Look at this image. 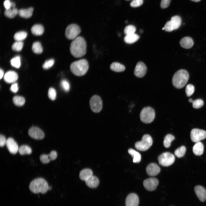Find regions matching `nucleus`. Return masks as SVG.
I'll use <instances>...</instances> for the list:
<instances>
[{
	"label": "nucleus",
	"mask_w": 206,
	"mask_h": 206,
	"mask_svg": "<svg viewBox=\"0 0 206 206\" xmlns=\"http://www.w3.org/2000/svg\"><path fill=\"white\" fill-rule=\"evenodd\" d=\"M179 43L181 47L186 49H189L192 47L194 42L192 39L189 37H185L180 40Z\"/></svg>",
	"instance_id": "412c9836"
},
{
	"label": "nucleus",
	"mask_w": 206,
	"mask_h": 206,
	"mask_svg": "<svg viewBox=\"0 0 206 206\" xmlns=\"http://www.w3.org/2000/svg\"><path fill=\"white\" fill-rule=\"evenodd\" d=\"M143 3L142 0H133L130 3V6L133 7H138Z\"/></svg>",
	"instance_id": "a18cd8bd"
},
{
	"label": "nucleus",
	"mask_w": 206,
	"mask_h": 206,
	"mask_svg": "<svg viewBox=\"0 0 206 206\" xmlns=\"http://www.w3.org/2000/svg\"><path fill=\"white\" fill-rule=\"evenodd\" d=\"M54 60L53 59H50L45 61L42 66L43 68L45 69H47L51 67L54 65Z\"/></svg>",
	"instance_id": "c03bdc74"
},
{
	"label": "nucleus",
	"mask_w": 206,
	"mask_h": 206,
	"mask_svg": "<svg viewBox=\"0 0 206 206\" xmlns=\"http://www.w3.org/2000/svg\"><path fill=\"white\" fill-rule=\"evenodd\" d=\"M128 152L133 158L134 163H139L140 162L141 157L140 154L138 152L132 148L129 149Z\"/></svg>",
	"instance_id": "c85d7f7f"
},
{
	"label": "nucleus",
	"mask_w": 206,
	"mask_h": 206,
	"mask_svg": "<svg viewBox=\"0 0 206 206\" xmlns=\"http://www.w3.org/2000/svg\"><path fill=\"white\" fill-rule=\"evenodd\" d=\"M6 145L8 150L11 153L15 154L18 151V145L12 138H9L7 140Z\"/></svg>",
	"instance_id": "dca6fc26"
},
{
	"label": "nucleus",
	"mask_w": 206,
	"mask_h": 206,
	"mask_svg": "<svg viewBox=\"0 0 206 206\" xmlns=\"http://www.w3.org/2000/svg\"><path fill=\"white\" fill-rule=\"evenodd\" d=\"M23 45V43L22 41H17L13 44L12 49L16 51H20L22 49Z\"/></svg>",
	"instance_id": "4c0bfd02"
},
{
	"label": "nucleus",
	"mask_w": 206,
	"mask_h": 206,
	"mask_svg": "<svg viewBox=\"0 0 206 206\" xmlns=\"http://www.w3.org/2000/svg\"><path fill=\"white\" fill-rule=\"evenodd\" d=\"M194 191L199 199L201 202L206 200V190L203 186L197 185L195 187Z\"/></svg>",
	"instance_id": "a211bd4d"
},
{
	"label": "nucleus",
	"mask_w": 206,
	"mask_h": 206,
	"mask_svg": "<svg viewBox=\"0 0 206 206\" xmlns=\"http://www.w3.org/2000/svg\"><path fill=\"white\" fill-rule=\"evenodd\" d=\"M89 68V64L85 59H82L75 61L70 64L71 72L75 75L81 76L84 75Z\"/></svg>",
	"instance_id": "20e7f679"
},
{
	"label": "nucleus",
	"mask_w": 206,
	"mask_h": 206,
	"mask_svg": "<svg viewBox=\"0 0 206 206\" xmlns=\"http://www.w3.org/2000/svg\"><path fill=\"white\" fill-rule=\"evenodd\" d=\"M86 43L84 38L77 37L72 42L70 47V51L74 57L79 58L83 56L86 51Z\"/></svg>",
	"instance_id": "f257e3e1"
},
{
	"label": "nucleus",
	"mask_w": 206,
	"mask_h": 206,
	"mask_svg": "<svg viewBox=\"0 0 206 206\" xmlns=\"http://www.w3.org/2000/svg\"><path fill=\"white\" fill-rule=\"evenodd\" d=\"M80 32V28L78 25L72 24L68 25L66 28L65 35L68 39H74L77 37Z\"/></svg>",
	"instance_id": "6e6552de"
},
{
	"label": "nucleus",
	"mask_w": 206,
	"mask_h": 206,
	"mask_svg": "<svg viewBox=\"0 0 206 206\" xmlns=\"http://www.w3.org/2000/svg\"><path fill=\"white\" fill-rule=\"evenodd\" d=\"M194 87L193 85L188 84L185 88V92L187 96L189 97L192 95L194 92Z\"/></svg>",
	"instance_id": "ea45409f"
},
{
	"label": "nucleus",
	"mask_w": 206,
	"mask_h": 206,
	"mask_svg": "<svg viewBox=\"0 0 206 206\" xmlns=\"http://www.w3.org/2000/svg\"><path fill=\"white\" fill-rule=\"evenodd\" d=\"M193 151L196 155L200 156L202 154L204 151V146L203 143L200 141L196 142L193 146Z\"/></svg>",
	"instance_id": "393cba45"
},
{
	"label": "nucleus",
	"mask_w": 206,
	"mask_h": 206,
	"mask_svg": "<svg viewBox=\"0 0 206 206\" xmlns=\"http://www.w3.org/2000/svg\"><path fill=\"white\" fill-rule=\"evenodd\" d=\"M48 95L49 98L51 100H55L56 96V90L53 88H50L48 90Z\"/></svg>",
	"instance_id": "79ce46f5"
},
{
	"label": "nucleus",
	"mask_w": 206,
	"mask_h": 206,
	"mask_svg": "<svg viewBox=\"0 0 206 206\" xmlns=\"http://www.w3.org/2000/svg\"><path fill=\"white\" fill-rule=\"evenodd\" d=\"M189 77L188 72L184 69H181L177 71L173 75L172 82L176 88L181 89L184 87L187 82Z\"/></svg>",
	"instance_id": "f03ea898"
},
{
	"label": "nucleus",
	"mask_w": 206,
	"mask_h": 206,
	"mask_svg": "<svg viewBox=\"0 0 206 206\" xmlns=\"http://www.w3.org/2000/svg\"><path fill=\"white\" fill-rule=\"evenodd\" d=\"M171 0H162L161 3V7L164 9L167 7L170 3Z\"/></svg>",
	"instance_id": "49530a36"
},
{
	"label": "nucleus",
	"mask_w": 206,
	"mask_h": 206,
	"mask_svg": "<svg viewBox=\"0 0 206 206\" xmlns=\"http://www.w3.org/2000/svg\"><path fill=\"white\" fill-rule=\"evenodd\" d=\"M32 49L34 53L37 54H41L43 50L41 43L38 41L35 42L33 43Z\"/></svg>",
	"instance_id": "473e14b6"
},
{
	"label": "nucleus",
	"mask_w": 206,
	"mask_h": 206,
	"mask_svg": "<svg viewBox=\"0 0 206 206\" xmlns=\"http://www.w3.org/2000/svg\"><path fill=\"white\" fill-rule=\"evenodd\" d=\"M29 189L32 193L37 194L46 193L49 187L47 182L44 179L39 178L32 181L29 185Z\"/></svg>",
	"instance_id": "7ed1b4c3"
},
{
	"label": "nucleus",
	"mask_w": 206,
	"mask_h": 206,
	"mask_svg": "<svg viewBox=\"0 0 206 206\" xmlns=\"http://www.w3.org/2000/svg\"><path fill=\"white\" fill-rule=\"evenodd\" d=\"M15 3L12 2L11 7L8 9H5L4 14L7 17L10 18L14 17L18 13L19 10L15 7Z\"/></svg>",
	"instance_id": "4be33fe9"
},
{
	"label": "nucleus",
	"mask_w": 206,
	"mask_h": 206,
	"mask_svg": "<svg viewBox=\"0 0 206 206\" xmlns=\"http://www.w3.org/2000/svg\"><path fill=\"white\" fill-rule=\"evenodd\" d=\"M44 31V27L40 24H37L34 25L31 27V33L36 35H40L43 34Z\"/></svg>",
	"instance_id": "a878e982"
},
{
	"label": "nucleus",
	"mask_w": 206,
	"mask_h": 206,
	"mask_svg": "<svg viewBox=\"0 0 206 206\" xmlns=\"http://www.w3.org/2000/svg\"></svg>",
	"instance_id": "6e6d98bb"
},
{
	"label": "nucleus",
	"mask_w": 206,
	"mask_h": 206,
	"mask_svg": "<svg viewBox=\"0 0 206 206\" xmlns=\"http://www.w3.org/2000/svg\"><path fill=\"white\" fill-rule=\"evenodd\" d=\"M10 89L14 93H16L18 90V84L17 83H15L11 86Z\"/></svg>",
	"instance_id": "8fccbe9b"
},
{
	"label": "nucleus",
	"mask_w": 206,
	"mask_h": 206,
	"mask_svg": "<svg viewBox=\"0 0 206 206\" xmlns=\"http://www.w3.org/2000/svg\"><path fill=\"white\" fill-rule=\"evenodd\" d=\"M18 78L17 74L15 72L12 71L7 72L5 74L4 77V81L9 83L15 82Z\"/></svg>",
	"instance_id": "aec40b11"
},
{
	"label": "nucleus",
	"mask_w": 206,
	"mask_h": 206,
	"mask_svg": "<svg viewBox=\"0 0 206 206\" xmlns=\"http://www.w3.org/2000/svg\"><path fill=\"white\" fill-rule=\"evenodd\" d=\"M12 2L10 0H5L3 3L4 7L5 9H9L11 6Z\"/></svg>",
	"instance_id": "09e8293b"
},
{
	"label": "nucleus",
	"mask_w": 206,
	"mask_h": 206,
	"mask_svg": "<svg viewBox=\"0 0 206 206\" xmlns=\"http://www.w3.org/2000/svg\"><path fill=\"white\" fill-rule=\"evenodd\" d=\"M186 151V147L184 146H182L175 150L174 154L177 157H182L185 155Z\"/></svg>",
	"instance_id": "c9c22d12"
},
{
	"label": "nucleus",
	"mask_w": 206,
	"mask_h": 206,
	"mask_svg": "<svg viewBox=\"0 0 206 206\" xmlns=\"http://www.w3.org/2000/svg\"><path fill=\"white\" fill-rule=\"evenodd\" d=\"M11 66L15 68H19L21 65L20 57L17 56L12 59L10 61Z\"/></svg>",
	"instance_id": "e433bc0d"
},
{
	"label": "nucleus",
	"mask_w": 206,
	"mask_h": 206,
	"mask_svg": "<svg viewBox=\"0 0 206 206\" xmlns=\"http://www.w3.org/2000/svg\"><path fill=\"white\" fill-rule=\"evenodd\" d=\"M139 199L137 195L135 193L129 194L125 200V206H138Z\"/></svg>",
	"instance_id": "2eb2a0df"
},
{
	"label": "nucleus",
	"mask_w": 206,
	"mask_h": 206,
	"mask_svg": "<svg viewBox=\"0 0 206 206\" xmlns=\"http://www.w3.org/2000/svg\"><path fill=\"white\" fill-rule=\"evenodd\" d=\"M175 139L174 136L172 135L167 134L165 136L163 141V145L166 148H169L171 145L172 141Z\"/></svg>",
	"instance_id": "72a5a7b5"
},
{
	"label": "nucleus",
	"mask_w": 206,
	"mask_h": 206,
	"mask_svg": "<svg viewBox=\"0 0 206 206\" xmlns=\"http://www.w3.org/2000/svg\"><path fill=\"white\" fill-rule=\"evenodd\" d=\"M110 69L116 72H121L124 71L125 69V66L122 64L118 62H113L111 64Z\"/></svg>",
	"instance_id": "c756f323"
},
{
	"label": "nucleus",
	"mask_w": 206,
	"mask_h": 206,
	"mask_svg": "<svg viewBox=\"0 0 206 206\" xmlns=\"http://www.w3.org/2000/svg\"><path fill=\"white\" fill-rule=\"evenodd\" d=\"M139 32L140 33H142L143 32V31L142 30L140 29V30Z\"/></svg>",
	"instance_id": "5fc2aeb1"
},
{
	"label": "nucleus",
	"mask_w": 206,
	"mask_h": 206,
	"mask_svg": "<svg viewBox=\"0 0 206 206\" xmlns=\"http://www.w3.org/2000/svg\"><path fill=\"white\" fill-rule=\"evenodd\" d=\"M33 9L32 7L27 9H21L18 11V15L21 17L25 18H28L32 15Z\"/></svg>",
	"instance_id": "b1692460"
},
{
	"label": "nucleus",
	"mask_w": 206,
	"mask_h": 206,
	"mask_svg": "<svg viewBox=\"0 0 206 206\" xmlns=\"http://www.w3.org/2000/svg\"><path fill=\"white\" fill-rule=\"evenodd\" d=\"M155 116L154 110L150 107L144 108L141 111L140 114L141 120L146 123H149L152 122Z\"/></svg>",
	"instance_id": "39448f33"
},
{
	"label": "nucleus",
	"mask_w": 206,
	"mask_h": 206,
	"mask_svg": "<svg viewBox=\"0 0 206 206\" xmlns=\"http://www.w3.org/2000/svg\"><path fill=\"white\" fill-rule=\"evenodd\" d=\"M146 170L148 175L151 176H154L160 173V169L156 164L151 163L147 166Z\"/></svg>",
	"instance_id": "6ab92c4d"
},
{
	"label": "nucleus",
	"mask_w": 206,
	"mask_h": 206,
	"mask_svg": "<svg viewBox=\"0 0 206 206\" xmlns=\"http://www.w3.org/2000/svg\"><path fill=\"white\" fill-rule=\"evenodd\" d=\"M60 85L62 89L66 92H68L70 89V84L68 81L65 79L62 80Z\"/></svg>",
	"instance_id": "a19ab883"
},
{
	"label": "nucleus",
	"mask_w": 206,
	"mask_h": 206,
	"mask_svg": "<svg viewBox=\"0 0 206 206\" xmlns=\"http://www.w3.org/2000/svg\"><path fill=\"white\" fill-rule=\"evenodd\" d=\"M0 79H1L3 76L4 72L3 70L1 68L0 70Z\"/></svg>",
	"instance_id": "3c124183"
},
{
	"label": "nucleus",
	"mask_w": 206,
	"mask_h": 206,
	"mask_svg": "<svg viewBox=\"0 0 206 206\" xmlns=\"http://www.w3.org/2000/svg\"><path fill=\"white\" fill-rule=\"evenodd\" d=\"M27 35L26 32L22 31L16 33L14 36V39L17 41H22L25 39Z\"/></svg>",
	"instance_id": "2f4dec72"
},
{
	"label": "nucleus",
	"mask_w": 206,
	"mask_h": 206,
	"mask_svg": "<svg viewBox=\"0 0 206 206\" xmlns=\"http://www.w3.org/2000/svg\"><path fill=\"white\" fill-rule=\"evenodd\" d=\"M7 140L5 137L3 135L1 134L0 135V146L1 147H3L6 144Z\"/></svg>",
	"instance_id": "de8ad7c7"
},
{
	"label": "nucleus",
	"mask_w": 206,
	"mask_h": 206,
	"mask_svg": "<svg viewBox=\"0 0 206 206\" xmlns=\"http://www.w3.org/2000/svg\"><path fill=\"white\" fill-rule=\"evenodd\" d=\"M159 163L165 167L172 165L175 161V157L172 154L169 152H165L160 155L158 158Z\"/></svg>",
	"instance_id": "1a4fd4ad"
},
{
	"label": "nucleus",
	"mask_w": 206,
	"mask_h": 206,
	"mask_svg": "<svg viewBox=\"0 0 206 206\" xmlns=\"http://www.w3.org/2000/svg\"><path fill=\"white\" fill-rule=\"evenodd\" d=\"M139 36L135 33L126 35L124 38V41L128 44L133 43L136 41Z\"/></svg>",
	"instance_id": "cd10ccee"
},
{
	"label": "nucleus",
	"mask_w": 206,
	"mask_h": 206,
	"mask_svg": "<svg viewBox=\"0 0 206 206\" xmlns=\"http://www.w3.org/2000/svg\"><path fill=\"white\" fill-rule=\"evenodd\" d=\"M152 144V137L150 135L146 134L143 136L141 141L135 143V147L138 150L144 151L148 149Z\"/></svg>",
	"instance_id": "423d86ee"
},
{
	"label": "nucleus",
	"mask_w": 206,
	"mask_h": 206,
	"mask_svg": "<svg viewBox=\"0 0 206 206\" xmlns=\"http://www.w3.org/2000/svg\"><path fill=\"white\" fill-rule=\"evenodd\" d=\"M28 134L32 138L37 140H41L44 138L45 135L43 132L39 128L33 126L28 130Z\"/></svg>",
	"instance_id": "f8f14e48"
},
{
	"label": "nucleus",
	"mask_w": 206,
	"mask_h": 206,
	"mask_svg": "<svg viewBox=\"0 0 206 206\" xmlns=\"http://www.w3.org/2000/svg\"><path fill=\"white\" fill-rule=\"evenodd\" d=\"M57 157L56 152L52 151L48 154H42L40 155L39 159L41 162L43 164H47L51 161L55 160Z\"/></svg>",
	"instance_id": "f3484780"
},
{
	"label": "nucleus",
	"mask_w": 206,
	"mask_h": 206,
	"mask_svg": "<svg viewBox=\"0 0 206 206\" xmlns=\"http://www.w3.org/2000/svg\"><path fill=\"white\" fill-rule=\"evenodd\" d=\"M192 1H195V2H197L200 1L201 0H191Z\"/></svg>",
	"instance_id": "864d4df0"
},
{
	"label": "nucleus",
	"mask_w": 206,
	"mask_h": 206,
	"mask_svg": "<svg viewBox=\"0 0 206 206\" xmlns=\"http://www.w3.org/2000/svg\"><path fill=\"white\" fill-rule=\"evenodd\" d=\"M85 183L89 187L92 188H95L99 184V180L97 177L92 176L85 181Z\"/></svg>",
	"instance_id": "5701e85b"
},
{
	"label": "nucleus",
	"mask_w": 206,
	"mask_h": 206,
	"mask_svg": "<svg viewBox=\"0 0 206 206\" xmlns=\"http://www.w3.org/2000/svg\"><path fill=\"white\" fill-rule=\"evenodd\" d=\"M18 151L21 155L30 154L32 152L31 148L27 145H22L19 148Z\"/></svg>",
	"instance_id": "7c9ffc66"
},
{
	"label": "nucleus",
	"mask_w": 206,
	"mask_h": 206,
	"mask_svg": "<svg viewBox=\"0 0 206 206\" xmlns=\"http://www.w3.org/2000/svg\"><path fill=\"white\" fill-rule=\"evenodd\" d=\"M13 101L15 105L21 106L23 105L24 104L25 99L22 96H17L13 98Z\"/></svg>",
	"instance_id": "f704fd0d"
},
{
	"label": "nucleus",
	"mask_w": 206,
	"mask_h": 206,
	"mask_svg": "<svg viewBox=\"0 0 206 206\" xmlns=\"http://www.w3.org/2000/svg\"><path fill=\"white\" fill-rule=\"evenodd\" d=\"M147 68L144 64L142 62H139L137 64L135 67L134 74L138 78H142L146 74Z\"/></svg>",
	"instance_id": "4468645a"
},
{
	"label": "nucleus",
	"mask_w": 206,
	"mask_h": 206,
	"mask_svg": "<svg viewBox=\"0 0 206 206\" xmlns=\"http://www.w3.org/2000/svg\"><path fill=\"white\" fill-rule=\"evenodd\" d=\"M90 105L92 111L96 113L100 112L102 108V102L100 97L98 96L94 95L91 98Z\"/></svg>",
	"instance_id": "9d476101"
},
{
	"label": "nucleus",
	"mask_w": 206,
	"mask_h": 206,
	"mask_svg": "<svg viewBox=\"0 0 206 206\" xmlns=\"http://www.w3.org/2000/svg\"><path fill=\"white\" fill-rule=\"evenodd\" d=\"M136 28L135 26L129 25L126 26L124 30V33L126 35L133 34L135 33Z\"/></svg>",
	"instance_id": "58836bf2"
},
{
	"label": "nucleus",
	"mask_w": 206,
	"mask_h": 206,
	"mask_svg": "<svg viewBox=\"0 0 206 206\" xmlns=\"http://www.w3.org/2000/svg\"><path fill=\"white\" fill-rule=\"evenodd\" d=\"M190 136L193 142H199L206 138V131L201 129L194 128L191 132Z\"/></svg>",
	"instance_id": "9b49d317"
},
{
	"label": "nucleus",
	"mask_w": 206,
	"mask_h": 206,
	"mask_svg": "<svg viewBox=\"0 0 206 206\" xmlns=\"http://www.w3.org/2000/svg\"><path fill=\"white\" fill-rule=\"evenodd\" d=\"M159 184L158 180L155 178H150L144 180L143 182L145 188L149 191L154 190Z\"/></svg>",
	"instance_id": "ddd939ff"
},
{
	"label": "nucleus",
	"mask_w": 206,
	"mask_h": 206,
	"mask_svg": "<svg viewBox=\"0 0 206 206\" xmlns=\"http://www.w3.org/2000/svg\"><path fill=\"white\" fill-rule=\"evenodd\" d=\"M92 171L89 169H86L81 171L79 175L80 179L82 180L86 181L92 175Z\"/></svg>",
	"instance_id": "bb28decb"
},
{
	"label": "nucleus",
	"mask_w": 206,
	"mask_h": 206,
	"mask_svg": "<svg viewBox=\"0 0 206 206\" xmlns=\"http://www.w3.org/2000/svg\"><path fill=\"white\" fill-rule=\"evenodd\" d=\"M189 101L190 102L193 103V100L192 98H190L189 99Z\"/></svg>",
	"instance_id": "603ef678"
},
{
	"label": "nucleus",
	"mask_w": 206,
	"mask_h": 206,
	"mask_svg": "<svg viewBox=\"0 0 206 206\" xmlns=\"http://www.w3.org/2000/svg\"><path fill=\"white\" fill-rule=\"evenodd\" d=\"M203 100L201 99H197L193 101V107L196 109H198L201 108L203 105Z\"/></svg>",
	"instance_id": "37998d69"
},
{
	"label": "nucleus",
	"mask_w": 206,
	"mask_h": 206,
	"mask_svg": "<svg viewBox=\"0 0 206 206\" xmlns=\"http://www.w3.org/2000/svg\"><path fill=\"white\" fill-rule=\"evenodd\" d=\"M181 23V17L178 15H175L171 18L170 21H167L163 27L164 30L171 32L178 29Z\"/></svg>",
	"instance_id": "0eeeda50"
}]
</instances>
